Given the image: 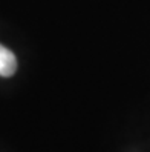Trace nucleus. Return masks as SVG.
Instances as JSON below:
<instances>
[{"instance_id":"f257e3e1","label":"nucleus","mask_w":150,"mask_h":152,"mask_svg":"<svg viewBox=\"0 0 150 152\" xmlns=\"http://www.w3.org/2000/svg\"><path fill=\"white\" fill-rule=\"evenodd\" d=\"M17 71V58L12 54V51L0 45V75L11 77Z\"/></svg>"}]
</instances>
